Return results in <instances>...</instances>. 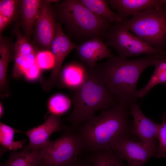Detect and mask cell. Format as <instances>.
<instances>
[{
  "mask_svg": "<svg viewBox=\"0 0 166 166\" xmlns=\"http://www.w3.org/2000/svg\"><path fill=\"white\" fill-rule=\"evenodd\" d=\"M129 107L119 102L81 125L77 134L81 140L82 149L94 153L113 149L130 132Z\"/></svg>",
  "mask_w": 166,
  "mask_h": 166,
  "instance_id": "1",
  "label": "cell"
},
{
  "mask_svg": "<svg viewBox=\"0 0 166 166\" xmlns=\"http://www.w3.org/2000/svg\"><path fill=\"white\" fill-rule=\"evenodd\" d=\"M164 57L147 55L128 60L112 54L105 62L97 64L94 69L110 93L119 102L130 107L138 100L136 86L143 71L154 66L158 59Z\"/></svg>",
  "mask_w": 166,
  "mask_h": 166,
  "instance_id": "2",
  "label": "cell"
},
{
  "mask_svg": "<svg viewBox=\"0 0 166 166\" xmlns=\"http://www.w3.org/2000/svg\"><path fill=\"white\" fill-rule=\"evenodd\" d=\"M72 91L73 108L66 120L75 127L80 126L97 112L119 102L110 93L94 68H89L88 76L84 82Z\"/></svg>",
  "mask_w": 166,
  "mask_h": 166,
  "instance_id": "3",
  "label": "cell"
},
{
  "mask_svg": "<svg viewBox=\"0 0 166 166\" xmlns=\"http://www.w3.org/2000/svg\"><path fill=\"white\" fill-rule=\"evenodd\" d=\"M56 18L72 34L78 38H101L110 23L91 12L80 0H65L56 3Z\"/></svg>",
  "mask_w": 166,
  "mask_h": 166,
  "instance_id": "4",
  "label": "cell"
},
{
  "mask_svg": "<svg viewBox=\"0 0 166 166\" xmlns=\"http://www.w3.org/2000/svg\"><path fill=\"white\" fill-rule=\"evenodd\" d=\"M138 38L154 47L166 49V6L149 8L119 22Z\"/></svg>",
  "mask_w": 166,
  "mask_h": 166,
  "instance_id": "5",
  "label": "cell"
},
{
  "mask_svg": "<svg viewBox=\"0 0 166 166\" xmlns=\"http://www.w3.org/2000/svg\"><path fill=\"white\" fill-rule=\"evenodd\" d=\"M105 37V45L113 48L118 56L126 58L141 54L166 56V52L142 41L118 23L110 26Z\"/></svg>",
  "mask_w": 166,
  "mask_h": 166,
  "instance_id": "6",
  "label": "cell"
},
{
  "mask_svg": "<svg viewBox=\"0 0 166 166\" xmlns=\"http://www.w3.org/2000/svg\"><path fill=\"white\" fill-rule=\"evenodd\" d=\"M82 149L78 135L67 133L56 140H50L39 151L42 164L60 165L75 162Z\"/></svg>",
  "mask_w": 166,
  "mask_h": 166,
  "instance_id": "7",
  "label": "cell"
},
{
  "mask_svg": "<svg viewBox=\"0 0 166 166\" xmlns=\"http://www.w3.org/2000/svg\"><path fill=\"white\" fill-rule=\"evenodd\" d=\"M76 46L65 33L61 24L58 23L50 49L54 58V65L49 77L42 83L44 90L49 91L55 86L60 88L62 64L67 56Z\"/></svg>",
  "mask_w": 166,
  "mask_h": 166,
  "instance_id": "8",
  "label": "cell"
},
{
  "mask_svg": "<svg viewBox=\"0 0 166 166\" xmlns=\"http://www.w3.org/2000/svg\"><path fill=\"white\" fill-rule=\"evenodd\" d=\"M58 2L56 0H43L39 10L34 28L33 43L40 50H50L58 23L51 3Z\"/></svg>",
  "mask_w": 166,
  "mask_h": 166,
  "instance_id": "9",
  "label": "cell"
},
{
  "mask_svg": "<svg viewBox=\"0 0 166 166\" xmlns=\"http://www.w3.org/2000/svg\"><path fill=\"white\" fill-rule=\"evenodd\" d=\"M14 28L16 39L14 45L12 76L18 79L35 63L36 56L40 49L24 36L18 26H15Z\"/></svg>",
  "mask_w": 166,
  "mask_h": 166,
  "instance_id": "10",
  "label": "cell"
},
{
  "mask_svg": "<svg viewBox=\"0 0 166 166\" xmlns=\"http://www.w3.org/2000/svg\"><path fill=\"white\" fill-rule=\"evenodd\" d=\"M129 108V114L133 118L130 133L146 146L156 150V138L160 124L147 117L136 103L132 104Z\"/></svg>",
  "mask_w": 166,
  "mask_h": 166,
  "instance_id": "11",
  "label": "cell"
},
{
  "mask_svg": "<svg viewBox=\"0 0 166 166\" xmlns=\"http://www.w3.org/2000/svg\"><path fill=\"white\" fill-rule=\"evenodd\" d=\"M129 134L123 137L113 148L129 166H143L151 157L155 156L156 150L146 146L140 141L130 138Z\"/></svg>",
  "mask_w": 166,
  "mask_h": 166,
  "instance_id": "12",
  "label": "cell"
},
{
  "mask_svg": "<svg viewBox=\"0 0 166 166\" xmlns=\"http://www.w3.org/2000/svg\"><path fill=\"white\" fill-rule=\"evenodd\" d=\"M62 129L59 116L51 114L43 124L23 132L29 140L27 148L30 151L39 150L50 140L52 134Z\"/></svg>",
  "mask_w": 166,
  "mask_h": 166,
  "instance_id": "13",
  "label": "cell"
},
{
  "mask_svg": "<svg viewBox=\"0 0 166 166\" xmlns=\"http://www.w3.org/2000/svg\"><path fill=\"white\" fill-rule=\"evenodd\" d=\"M80 59L89 69H94L98 61L108 58L112 54L101 38L94 37L86 40L75 49Z\"/></svg>",
  "mask_w": 166,
  "mask_h": 166,
  "instance_id": "14",
  "label": "cell"
},
{
  "mask_svg": "<svg viewBox=\"0 0 166 166\" xmlns=\"http://www.w3.org/2000/svg\"><path fill=\"white\" fill-rule=\"evenodd\" d=\"M43 0H20L17 25L24 36L30 41L35 22Z\"/></svg>",
  "mask_w": 166,
  "mask_h": 166,
  "instance_id": "15",
  "label": "cell"
},
{
  "mask_svg": "<svg viewBox=\"0 0 166 166\" xmlns=\"http://www.w3.org/2000/svg\"><path fill=\"white\" fill-rule=\"evenodd\" d=\"M108 2L123 20L140 12L164 5L162 0H110Z\"/></svg>",
  "mask_w": 166,
  "mask_h": 166,
  "instance_id": "16",
  "label": "cell"
},
{
  "mask_svg": "<svg viewBox=\"0 0 166 166\" xmlns=\"http://www.w3.org/2000/svg\"><path fill=\"white\" fill-rule=\"evenodd\" d=\"M89 68L77 62H71L61 70L60 88L66 87L72 90L79 87L88 76Z\"/></svg>",
  "mask_w": 166,
  "mask_h": 166,
  "instance_id": "17",
  "label": "cell"
},
{
  "mask_svg": "<svg viewBox=\"0 0 166 166\" xmlns=\"http://www.w3.org/2000/svg\"><path fill=\"white\" fill-rule=\"evenodd\" d=\"M14 43L0 35V90L2 97L8 96L7 73L9 63L14 60Z\"/></svg>",
  "mask_w": 166,
  "mask_h": 166,
  "instance_id": "18",
  "label": "cell"
},
{
  "mask_svg": "<svg viewBox=\"0 0 166 166\" xmlns=\"http://www.w3.org/2000/svg\"><path fill=\"white\" fill-rule=\"evenodd\" d=\"M39 151H30L27 148L11 153L8 160L0 166H42Z\"/></svg>",
  "mask_w": 166,
  "mask_h": 166,
  "instance_id": "19",
  "label": "cell"
},
{
  "mask_svg": "<svg viewBox=\"0 0 166 166\" xmlns=\"http://www.w3.org/2000/svg\"><path fill=\"white\" fill-rule=\"evenodd\" d=\"M88 9L106 22L118 23L123 20L117 14L109 8L108 0H80Z\"/></svg>",
  "mask_w": 166,
  "mask_h": 166,
  "instance_id": "20",
  "label": "cell"
},
{
  "mask_svg": "<svg viewBox=\"0 0 166 166\" xmlns=\"http://www.w3.org/2000/svg\"><path fill=\"white\" fill-rule=\"evenodd\" d=\"M20 0H0V35L13 21H17Z\"/></svg>",
  "mask_w": 166,
  "mask_h": 166,
  "instance_id": "21",
  "label": "cell"
},
{
  "mask_svg": "<svg viewBox=\"0 0 166 166\" xmlns=\"http://www.w3.org/2000/svg\"><path fill=\"white\" fill-rule=\"evenodd\" d=\"M22 132L5 124L0 123V143L4 148L10 151H15L22 148L25 140L15 141V133Z\"/></svg>",
  "mask_w": 166,
  "mask_h": 166,
  "instance_id": "22",
  "label": "cell"
},
{
  "mask_svg": "<svg viewBox=\"0 0 166 166\" xmlns=\"http://www.w3.org/2000/svg\"><path fill=\"white\" fill-rule=\"evenodd\" d=\"M123 160L113 149L94 153L92 159L93 166H126Z\"/></svg>",
  "mask_w": 166,
  "mask_h": 166,
  "instance_id": "23",
  "label": "cell"
},
{
  "mask_svg": "<svg viewBox=\"0 0 166 166\" xmlns=\"http://www.w3.org/2000/svg\"><path fill=\"white\" fill-rule=\"evenodd\" d=\"M71 103V100L66 95L60 93L56 94L48 101L49 112L52 115L59 116L69 109Z\"/></svg>",
  "mask_w": 166,
  "mask_h": 166,
  "instance_id": "24",
  "label": "cell"
},
{
  "mask_svg": "<svg viewBox=\"0 0 166 166\" xmlns=\"http://www.w3.org/2000/svg\"><path fill=\"white\" fill-rule=\"evenodd\" d=\"M162 123L160 125L157 138L159 144L155 156L157 158H166V114L164 113L161 117Z\"/></svg>",
  "mask_w": 166,
  "mask_h": 166,
  "instance_id": "25",
  "label": "cell"
},
{
  "mask_svg": "<svg viewBox=\"0 0 166 166\" xmlns=\"http://www.w3.org/2000/svg\"><path fill=\"white\" fill-rule=\"evenodd\" d=\"M35 62L41 69H53L54 65V59L50 50H39L38 52Z\"/></svg>",
  "mask_w": 166,
  "mask_h": 166,
  "instance_id": "26",
  "label": "cell"
},
{
  "mask_svg": "<svg viewBox=\"0 0 166 166\" xmlns=\"http://www.w3.org/2000/svg\"><path fill=\"white\" fill-rule=\"evenodd\" d=\"M166 85V72L157 74L152 75L148 83L141 89L143 93L147 94L154 86L157 84Z\"/></svg>",
  "mask_w": 166,
  "mask_h": 166,
  "instance_id": "27",
  "label": "cell"
},
{
  "mask_svg": "<svg viewBox=\"0 0 166 166\" xmlns=\"http://www.w3.org/2000/svg\"><path fill=\"white\" fill-rule=\"evenodd\" d=\"M41 70L35 62L26 71L24 75L28 80H34L40 76Z\"/></svg>",
  "mask_w": 166,
  "mask_h": 166,
  "instance_id": "28",
  "label": "cell"
},
{
  "mask_svg": "<svg viewBox=\"0 0 166 166\" xmlns=\"http://www.w3.org/2000/svg\"><path fill=\"white\" fill-rule=\"evenodd\" d=\"M154 66L155 68L152 74H157L166 72V58L164 57L158 59Z\"/></svg>",
  "mask_w": 166,
  "mask_h": 166,
  "instance_id": "29",
  "label": "cell"
},
{
  "mask_svg": "<svg viewBox=\"0 0 166 166\" xmlns=\"http://www.w3.org/2000/svg\"><path fill=\"white\" fill-rule=\"evenodd\" d=\"M4 108L2 103L0 104V117L1 118L3 116L4 113Z\"/></svg>",
  "mask_w": 166,
  "mask_h": 166,
  "instance_id": "30",
  "label": "cell"
},
{
  "mask_svg": "<svg viewBox=\"0 0 166 166\" xmlns=\"http://www.w3.org/2000/svg\"><path fill=\"white\" fill-rule=\"evenodd\" d=\"M75 163H72L67 164L60 165H45L42 164V166H73Z\"/></svg>",
  "mask_w": 166,
  "mask_h": 166,
  "instance_id": "31",
  "label": "cell"
},
{
  "mask_svg": "<svg viewBox=\"0 0 166 166\" xmlns=\"http://www.w3.org/2000/svg\"><path fill=\"white\" fill-rule=\"evenodd\" d=\"M73 166H88L85 163H78L76 161L74 163Z\"/></svg>",
  "mask_w": 166,
  "mask_h": 166,
  "instance_id": "32",
  "label": "cell"
},
{
  "mask_svg": "<svg viewBox=\"0 0 166 166\" xmlns=\"http://www.w3.org/2000/svg\"><path fill=\"white\" fill-rule=\"evenodd\" d=\"M162 2H163L164 4L166 6V0H162Z\"/></svg>",
  "mask_w": 166,
  "mask_h": 166,
  "instance_id": "33",
  "label": "cell"
},
{
  "mask_svg": "<svg viewBox=\"0 0 166 166\" xmlns=\"http://www.w3.org/2000/svg\"><path fill=\"white\" fill-rule=\"evenodd\" d=\"M165 52H166V50H165Z\"/></svg>",
  "mask_w": 166,
  "mask_h": 166,
  "instance_id": "34",
  "label": "cell"
}]
</instances>
